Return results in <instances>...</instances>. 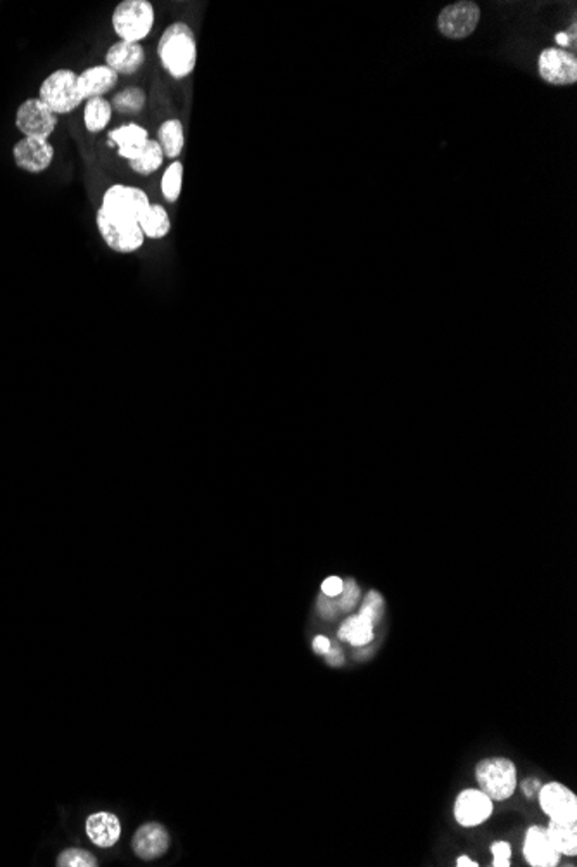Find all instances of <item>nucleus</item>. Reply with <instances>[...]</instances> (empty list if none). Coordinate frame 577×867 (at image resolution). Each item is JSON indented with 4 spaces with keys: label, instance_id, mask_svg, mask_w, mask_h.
Wrapping results in <instances>:
<instances>
[{
    "label": "nucleus",
    "instance_id": "4468645a",
    "mask_svg": "<svg viewBox=\"0 0 577 867\" xmlns=\"http://www.w3.org/2000/svg\"><path fill=\"white\" fill-rule=\"evenodd\" d=\"M134 852L144 861H152L167 854L170 835L159 822H147L134 837Z\"/></svg>",
    "mask_w": 577,
    "mask_h": 867
},
{
    "label": "nucleus",
    "instance_id": "f03ea898",
    "mask_svg": "<svg viewBox=\"0 0 577 867\" xmlns=\"http://www.w3.org/2000/svg\"><path fill=\"white\" fill-rule=\"evenodd\" d=\"M149 205V196L142 189L115 184L104 192L99 209L108 220L116 224H139Z\"/></svg>",
    "mask_w": 577,
    "mask_h": 867
},
{
    "label": "nucleus",
    "instance_id": "473e14b6",
    "mask_svg": "<svg viewBox=\"0 0 577 867\" xmlns=\"http://www.w3.org/2000/svg\"><path fill=\"white\" fill-rule=\"evenodd\" d=\"M325 658H327V663H329V665H332V667H341V665L345 663L343 651H341L337 646H332V648L329 650V653L325 655Z\"/></svg>",
    "mask_w": 577,
    "mask_h": 867
},
{
    "label": "nucleus",
    "instance_id": "ddd939ff",
    "mask_svg": "<svg viewBox=\"0 0 577 867\" xmlns=\"http://www.w3.org/2000/svg\"><path fill=\"white\" fill-rule=\"evenodd\" d=\"M524 857L532 867H555L560 863V854L549 841L547 828L531 826L524 838Z\"/></svg>",
    "mask_w": 577,
    "mask_h": 867
},
{
    "label": "nucleus",
    "instance_id": "aec40b11",
    "mask_svg": "<svg viewBox=\"0 0 577 867\" xmlns=\"http://www.w3.org/2000/svg\"><path fill=\"white\" fill-rule=\"evenodd\" d=\"M139 225L145 238L149 240H163L172 231V220L168 211L161 205H152V203L145 209L142 218L139 220Z\"/></svg>",
    "mask_w": 577,
    "mask_h": 867
},
{
    "label": "nucleus",
    "instance_id": "7ed1b4c3",
    "mask_svg": "<svg viewBox=\"0 0 577 867\" xmlns=\"http://www.w3.org/2000/svg\"><path fill=\"white\" fill-rule=\"evenodd\" d=\"M38 99L54 113L66 115L85 102L78 89V73L71 70H58L51 73L40 86Z\"/></svg>",
    "mask_w": 577,
    "mask_h": 867
},
{
    "label": "nucleus",
    "instance_id": "412c9836",
    "mask_svg": "<svg viewBox=\"0 0 577 867\" xmlns=\"http://www.w3.org/2000/svg\"><path fill=\"white\" fill-rule=\"evenodd\" d=\"M113 119V106L111 101L104 97H93L85 101L84 121L90 134L102 132Z\"/></svg>",
    "mask_w": 577,
    "mask_h": 867
},
{
    "label": "nucleus",
    "instance_id": "f704fd0d",
    "mask_svg": "<svg viewBox=\"0 0 577 867\" xmlns=\"http://www.w3.org/2000/svg\"><path fill=\"white\" fill-rule=\"evenodd\" d=\"M457 866H459V867H477V866H479V864H477V863H475V861H472V859H470V857H467V855H462V857H459V859H457Z\"/></svg>",
    "mask_w": 577,
    "mask_h": 867
},
{
    "label": "nucleus",
    "instance_id": "2f4dec72",
    "mask_svg": "<svg viewBox=\"0 0 577 867\" xmlns=\"http://www.w3.org/2000/svg\"><path fill=\"white\" fill-rule=\"evenodd\" d=\"M520 788H522V791H524L525 797H534V795H538V791L541 788V782L534 778L524 779L522 784H520Z\"/></svg>",
    "mask_w": 577,
    "mask_h": 867
},
{
    "label": "nucleus",
    "instance_id": "4be33fe9",
    "mask_svg": "<svg viewBox=\"0 0 577 867\" xmlns=\"http://www.w3.org/2000/svg\"><path fill=\"white\" fill-rule=\"evenodd\" d=\"M158 143L167 158H178L185 144L182 121L175 119L163 121L161 127L158 128Z\"/></svg>",
    "mask_w": 577,
    "mask_h": 867
},
{
    "label": "nucleus",
    "instance_id": "1a4fd4ad",
    "mask_svg": "<svg viewBox=\"0 0 577 867\" xmlns=\"http://www.w3.org/2000/svg\"><path fill=\"white\" fill-rule=\"evenodd\" d=\"M97 229L106 244L118 253H134L144 246L145 236L139 224H116L97 209Z\"/></svg>",
    "mask_w": 577,
    "mask_h": 867
},
{
    "label": "nucleus",
    "instance_id": "9b49d317",
    "mask_svg": "<svg viewBox=\"0 0 577 867\" xmlns=\"http://www.w3.org/2000/svg\"><path fill=\"white\" fill-rule=\"evenodd\" d=\"M492 814V800L481 789H463L455 800L453 815L462 828H475L486 822Z\"/></svg>",
    "mask_w": 577,
    "mask_h": 867
},
{
    "label": "nucleus",
    "instance_id": "72a5a7b5",
    "mask_svg": "<svg viewBox=\"0 0 577 867\" xmlns=\"http://www.w3.org/2000/svg\"><path fill=\"white\" fill-rule=\"evenodd\" d=\"M330 648H332V642H330L327 637H323V635H317V637L313 639V651L318 653V655H327Z\"/></svg>",
    "mask_w": 577,
    "mask_h": 867
},
{
    "label": "nucleus",
    "instance_id": "5701e85b",
    "mask_svg": "<svg viewBox=\"0 0 577 867\" xmlns=\"http://www.w3.org/2000/svg\"><path fill=\"white\" fill-rule=\"evenodd\" d=\"M339 639L353 646H367L374 639V626L362 615L351 617L339 628Z\"/></svg>",
    "mask_w": 577,
    "mask_h": 867
},
{
    "label": "nucleus",
    "instance_id": "f8f14e48",
    "mask_svg": "<svg viewBox=\"0 0 577 867\" xmlns=\"http://www.w3.org/2000/svg\"><path fill=\"white\" fill-rule=\"evenodd\" d=\"M540 806L549 819L577 821V797L567 786L551 781L540 788Z\"/></svg>",
    "mask_w": 577,
    "mask_h": 867
},
{
    "label": "nucleus",
    "instance_id": "c9c22d12",
    "mask_svg": "<svg viewBox=\"0 0 577 867\" xmlns=\"http://www.w3.org/2000/svg\"><path fill=\"white\" fill-rule=\"evenodd\" d=\"M557 42H558L560 45L569 44V37H567V33H558V35H557Z\"/></svg>",
    "mask_w": 577,
    "mask_h": 867
},
{
    "label": "nucleus",
    "instance_id": "c85d7f7f",
    "mask_svg": "<svg viewBox=\"0 0 577 867\" xmlns=\"http://www.w3.org/2000/svg\"><path fill=\"white\" fill-rule=\"evenodd\" d=\"M491 854H492V866L510 867V855H512V847L507 841H496L491 845Z\"/></svg>",
    "mask_w": 577,
    "mask_h": 867
},
{
    "label": "nucleus",
    "instance_id": "20e7f679",
    "mask_svg": "<svg viewBox=\"0 0 577 867\" xmlns=\"http://www.w3.org/2000/svg\"><path fill=\"white\" fill-rule=\"evenodd\" d=\"M154 5L147 0H123L116 5L111 23L119 40L141 44L154 27Z\"/></svg>",
    "mask_w": 577,
    "mask_h": 867
},
{
    "label": "nucleus",
    "instance_id": "9d476101",
    "mask_svg": "<svg viewBox=\"0 0 577 867\" xmlns=\"http://www.w3.org/2000/svg\"><path fill=\"white\" fill-rule=\"evenodd\" d=\"M54 154H56V151L49 141L29 139V137H23L12 148L14 163L28 174L45 172L53 165Z\"/></svg>",
    "mask_w": 577,
    "mask_h": 867
},
{
    "label": "nucleus",
    "instance_id": "bb28decb",
    "mask_svg": "<svg viewBox=\"0 0 577 867\" xmlns=\"http://www.w3.org/2000/svg\"><path fill=\"white\" fill-rule=\"evenodd\" d=\"M59 867H97V859L88 854L87 850L69 848L62 852L58 859Z\"/></svg>",
    "mask_w": 577,
    "mask_h": 867
},
{
    "label": "nucleus",
    "instance_id": "b1692460",
    "mask_svg": "<svg viewBox=\"0 0 577 867\" xmlns=\"http://www.w3.org/2000/svg\"><path fill=\"white\" fill-rule=\"evenodd\" d=\"M163 161H165V154H163L159 143L149 139L144 150L141 151V154L134 161H130L128 165L139 176H150V174H154L156 170L161 168Z\"/></svg>",
    "mask_w": 577,
    "mask_h": 867
},
{
    "label": "nucleus",
    "instance_id": "39448f33",
    "mask_svg": "<svg viewBox=\"0 0 577 867\" xmlns=\"http://www.w3.org/2000/svg\"><path fill=\"white\" fill-rule=\"evenodd\" d=\"M475 779L479 789L492 802H503L516 793L517 769L512 760L503 757L484 758L475 767Z\"/></svg>",
    "mask_w": 577,
    "mask_h": 867
},
{
    "label": "nucleus",
    "instance_id": "dca6fc26",
    "mask_svg": "<svg viewBox=\"0 0 577 867\" xmlns=\"http://www.w3.org/2000/svg\"><path fill=\"white\" fill-rule=\"evenodd\" d=\"M108 139L111 146H115L118 150V154L130 163L141 154V151L144 150L149 141V134L144 127L137 123H126L111 130Z\"/></svg>",
    "mask_w": 577,
    "mask_h": 867
},
{
    "label": "nucleus",
    "instance_id": "f3484780",
    "mask_svg": "<svg viewBox=\"0 0 577 867\" xmlns=\"http://www.w3.org/2000/svg\"><path fill=\"white\" fill-rule=\"evenodd\" d=\"M118 77L119 75L106 64L92 66L78 75V89L85 101L93 97H102L110 90L115 89Z\"/></svg>",
    "mask_w": 577,
    "mask_h": 867
},
{
    "label": "nucleus",
    "instance_id": "6ab92c4d",
    "mask_svg": "<svg viewBox=\"0 0 577 867\" xmlns=\"http://www.w3.org/2000/svg\"><path fill=\"white\" fill-rule=\"evenodd\" d=\"M549 841L560 855L574 857L577 854V822L569 819H549L547 828Z\"/></svg>",
    "mask_w": 577,
    "mask_h": 867
},
{
    "label": "nucleus",
    "instance_id": "a878e982",
    "mask_svg": "<svg viewBox=\"0 0 577 867\" xmlns=\"http://www.w3.org/2000/svg\"><path fill=\"white\" fill-rule=\"evenodd\" d=\"M182 180H183V165L180 161H174L163 174L161 179V192L167 201L175 203L182 192Z\"/></svg>",
    "mask_w": 577,
    "mask_h": 867
},
{
    "label": "nucleus",
    "instance_id": "a211bd4d",
    "mask_svg": "<svg viewBox=\"0 0 577 867\" xmlns=\"http://www.w3.org/2000/svg\"><path fill=\"white\" fill-rule=\"evenodd\" d=\"M85 831L90 841L99 848H111L121 837V824L115 814L97 812L88 817Z\"/></svg>",
    "mask_w": 577,
    "mask_h": 867
},
{
    "label": "nucleus",
    "instance_id": "423d86ee",
    "mask_svg": "<svg viewBox=\"0 0 577 867\" xmlns=\"http://www.w3.org/2000/svg\"><path fill=\"white\" fill-rule=\"evenodd\" d=\"M481 20V9L475 2H455L446 5L437 18V29L448 38H467L477 29Z\"/></svg>",
    "mask_w": 577,
    "mask_h": 867
},
{
    "label": "nucleus",
    "instance_id": "6e6552de",
    "mask_svg": "<svg viewBox=\"0 0 577 867\" xmlns=\"http://www.w3.org/2000/svg\"><path fill=\"white\" fill-rule=\"evenodd\" d=\"M540 77L551 86H573L577 80L576 56L565 49L549 47L538 60Z\"/></svg>",
    "mask_w": 577,
    "mask_h": 867
},
{
    "label": "nucleus",
    "instance_id": "0eeeda50",
    "mask_svg": "<svg viewBox=\"0 0 577 867\" xmlns=\"http://www.w3.org/2000/svg\"><path fill=\"white\" fill-rule=\"evenodd\" d=\"M58 123V115H54L40 99L25 101L16 113L18 130L29 139L49 141Z\"/></svg>",
    "mask_w": 577,
    "mask_h": 867
},
{
    "label": "nucleus",
    "instance_id": "cd10ccee",
    "mask_svg": "<svg viewBox=\"0 0 577 867\" xmlns=\"http://www.w3.org/2000/svg\"><path fill=\"white\" fill-rule=\"evenodd\" d=\"M382 613H384V601H382V596L378 593H376V591H370L367 594L365 601H363V604H362L360 615L365 617L372 626H377L378 620L382 618Z\"/></svg>",
    "mask_w": 577,
    "mask_h": 867
},
{
    "label": "nucleus",
    "instance_id": "c756f323",
    "mask_svg": "<svg viewBox=\"0 0 577 867\" xmlns=\"http://www.w3.org/2000/svg\"><path fill=\"white\" fill-rule=\"evenodd\" d=\"M343 593H345V596H343V599L339 601V604H337V606H339L343 611H351V609L356 606L358 599H360V589H358V585L354 584V580H347L346 585L343 587Z\"/></svg>",
    "mask_w": 577,
    "mask_h": 867
},
{
    "label": "nucleus",
    "instance_id": "f257e3e1",
    "mask_svg": "<svg viewBox=\"0 0 577 867\" xmlns=\"http://www.w3.org/2000/svg\"><path fill=\"white\" fill-rule=\"evenodd\" d=\"M158 56L172 78H187L198 62V44L194 31L183 21L170 25L158 42Z\"/></svg>",
    "mask_w": 577,
    "mask_h": 867
},
{
    "label": "nucleus",
    "instance_id": "393cba45",
    "mask_svg": "<svg viewBox=\"0 0 577 867\" xmlns=\"http://www.w3.org/2000/svg\"><path fill=\"white\" fill-rule=\"evenodd\" d=\"M147 97L145 92L139 87H126L119 90L111 101L113 111H118L121 115H137L145 108Z\"/></svg>",
    "mask_w": 577,
    "mask_h": 867
},
{
    "label": "nucleus",
    "instance_id": "7c9ffc66",
    "mask_svg": "<svg viewBox=\"0 0 577 867\" xmlns=\"http://www.w3.org/2000/svg\"><path fill=\"white\" fill-rule=\"evenodd\" d=\"M343 587H345V582L339 578V577H329L323 584H321V593L327 596V598H337L339 594H343Z\"/></svg>",
    "mask_w": 577,
    "mask_h": 867
},
{
    "label": "nucleus",
    "instance_id": "2eb2a0df",
    "mask_svg": "<svg viewBox=\"0 0 577 867\" xmlns=\"http://www.w3.org/2000/svg\"><path fill=\"white\" fill-rule=\"evenodd\" d=\"M145 62V51L141 44H132L118 40L106 53V66H110L118 75H134Z\"/></svg>",
    "mask_w": 577,
    "mask_h": 867
}]
</instances>
